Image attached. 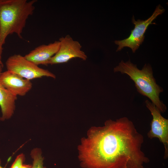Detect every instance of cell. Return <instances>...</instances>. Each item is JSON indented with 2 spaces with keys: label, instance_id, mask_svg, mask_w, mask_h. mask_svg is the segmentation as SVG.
<instances>
[{
  "label": "cell",
  "instance_id": "cell-1",
  "mask_svg": "<svg viewBox=\"0 0 168 168\" xmlns=\"http://www.w3.org/2000/svg\"><path fill=\"white\" fill-rule=\"evenodd\" d=\"M81 147L80 154L88 168H144L149 161L142 151L143 136L126 117L107 120L94 127Z\"/></svg>",
  "mask_w": 168,
  "mask_h": 168
},
{
  "label": "cell",
  "instance_id": "cell-2",
  "mask_svg": "<svg viewBox=\"0 0 168 168\" xmlns=\"http://www.w3.org/2000/svg\"><path fill=\"white\" fill-rule=\"evenodd\" d=\"M37 1L0 0V65L2 61L3 46L8 36L15 33L21 39L27 19L35 9Z\"/></svg>",
  "mask_w": 168,
  "mask_h": 168
},
{
  "label": "cell",
  "instance_id": "cell-3",
  "mask_svg": "<svg viewBox=\"0 0 168 168\" xmlns=\"http://www.w3.org/2000/svg\"><path fill=\"white\" fill-rule=\"evenodd\" d=\"M114 72L127 75L134 82L140 94L148 98L161 113L166 111V106L160 98V94L163 91V89L157 84L149 64H145L140 70L130 60L126 62L122 60L114 68Z\"/></svg>",
  "mask_w": 168,
  "mask_h": 168
},
{
  "label": "cell",
  "instance_id": "cell-4",
  "mask_svg": "<svg viewBox=\"0 0 168 168\" xmlns=\"http://www.w3.org/2000/svg\"><path fill=\"white\" fill-rule=\"evenodd\" d=\"M165 11L159 4L156 7L152 16L145 20L138 19L136 21L133 16L132 22L134 25V28L131 30V34L128 37L122 40L114 41L115 44L118 46L116 51H120L124 47H128L131 49L133 53H135L143 42L144 34L149 26L156 24L155 23L152 22L158 16L164 12Z\"/></svg>",
  "mask_w": 168,
  "mask_h": 168
},
{
  "label": "cell",
  "instance_id": "cell-5",
  "mask_svg": "<svg viewBox=\"0 0 168 168\" xmlns=\"http://www.w3.org/2000/svg\"><path fill=\"white\" fill-rule=\"evenodd\" d=\"M7 70L30 80L47 77L55 78L56 76L47 70L41 68L20 54L10 56L6 61Z\"/></svg>",
  "mask_w": 168,
  "mask_h": 168
},
{
  "label": "cell",
  "instance_id": "cell-6",
  "mask_svg": "<svg viewBox=\"0 0 168 168\" xmlns=\"http://www.w3.org/2000/svg\"><path fill=\"white\" fill-rule=\"evenodd\" d=\"M145 103L152 116L147 137L150 139L158 138L164 145V157L166 159L168 157V119L162 116L160 111L151 102L147 100Z\"/></svg>",
  "mask_w": 168,
  "mask_h": 168
},
{
  "label": "cell",
  "instance_id": "cell-7",
  "mask_svg": "<svg viewBox=\"0 0 168 168\" xmlns=\"http://www.w3.org/2000/svg\"><path fill=\"white\" fill-rule=\"evenodd\" d=\"M60 45L57 53L49 61L47 65H53L67 62L74 58H79L86 60L87 58L81 49L80 43L75 40L69 35L62 37L59 39Z\"/></svg>",
  "mask_w": 168,
  "mask_h": 168
},
{
  "label": "cell",
  "instance_id": "cell-8",
  "mask_svg": "<svg viewBox=\"0 0 168 168\" xmlns=\"http://www.w3.org/2000/svg\"><path fill=\"white\" fill-rule=\"evenodd\" d=\"M0 82L5 88L16 96H25L32 87L30 80L8 70L1 73Z\"/></svg>",
  "mask_w": 168,
  "mask_h": 168
},
{
  "label": "cell",
  "instance_id": "cell-9",
  "mask_svg": "<svg viewBox=\"0 0 168 168\" xmlns=\"http://www.w3.org/2000/svg\"><path fill=\"white\" fill-rule=\"evenodd\" d=\"M60 45L59 40L47 45H40L24 56L26 59L35 65H47L50 59L58 52Z\"/></svg>",
  "mask_w": 168,
  "mask_h": 168
},
{
  "label": "cell",
  "instance_id": "cell-10",
  "mask_svg": "<svg viewBox=\"0 0 168 168\" xmlns=\"http://www.w3.org/2000/svg\"><path fill=\"white\" fill-rule=\"evenodd\" d=\"M3 67L0 65V74ZM17 96L5 88L0 82V107L2 113V121L9 119L14 114Z\"/></svg>",
  "mask_w": 168,
  "mask_h": 168
},
{
  "label": "cell",
  "instance_id": "cell-11",
  "mask_svg": "<svg viewBox=\"0 0 168 168\" xmlns=\"http://www.w3.org/2000/svg\"><path fill=\"white\" fill-rule=\"evenodd\" d=\"M31 155L33 159L31 168H45L43 166V158L40 149L36 148L33 149Z\"/></svg>",
  "mask_w": 168,
  "mask_h": 168
},
{
  "label": "cell",
  "instance_id": "cell-12",
  "mask_svg": "<svg viewBox=\"0 0 168 168\" xmlns=\"http://www.w3.org/2000/svg\"><path fill=\"white\" fill-rule=\"evenodd\" d=\"M25 156L21 154L18 156L10 168H21L25 160Z\"/></svg>",
  "mask_w": 168,
  "mask_h": 168
},
{
  "label": "cell",
  "instance_id": "cell-13",
  "mask_svg": "<svg viewBox=\"0 0 168 168\" xmlns=\"http://www.w3.org/2000/svg\"><path fill=\"white\" fill-rule=\"evenodd\" d=\"M32 165H30L23 164L21 168H31Z\"/></svg>",
  "mask_w": 168,
  "mask_h": 168
},
{
  "label": "cell",
  "instance_id": "cell-14",
  "mask_svg": "<svg viewBox=\"0 0 168 168\" xmlns=\"http://www.w3.org/2000/svg\"><path fill=\"white\" fill-rule=\"evenodd\" d=\"M0 168H5L4 167H3L1 165V161L0 159Z\"/></svg>",
  "mask_w": 168,
  "mask_h": 168
}]
</instances>
